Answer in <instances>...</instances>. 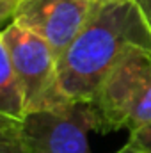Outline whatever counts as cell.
Segmentation results:
<instances>
[{"instance_id":"1","label":"cell","mask_w":151,"mask_h":153,"mask_svg":"<svg viewBox=\"0 0 151 153\" xmlns=\"http://www.w3.org/2000/svg\"><path fill=\"white\" fill-rule=\"evenodd\" d=\"M133 46L151 48V32L139 4L100 2L59 59V89L64 100L91 103L105 76Z\"/></svg>"},{"instance_id":"2","label":"cell","mask_w":151,"mask_h":153,"mask_svg":"<svg viewBox=\"0 0 151 153\" xmlns=\"http://www.w3.org/2000/svg\"><path fill=\"white\" fill-rule=\"evenodd\" d=\"M96 132L139 134L151 125V48H130L96 91Z\"/></svg>"},{"instance_id":"3","label":"cell","mask_w":151,"mask_h":153,"mask_svg":"<svg viewBox=\"0 0 151 153\" xmlns=\"http://www.w3.org/2000/svg\"><path fill=\"white\" fill-rule=\"evenodd\" d=\"M0 48L7 53L25 89L27 112L70 103L59 89V59L41 36L9 23L0 32Z\"/></svg>"},{"instance_id":"4","label":"cell","mask_w":151,"mask_h":153,"mask_svg":"<svg viewBox=\"0 0 151 153\" xmlns=\"http://www.w3.org/2000/svg\"><path fill=\"white\" fill-rule=\"evenodd\" d=\"M91 130L96 132V116L91 103L82 102L30 111L21 119L27 153H93Z\"/></svg>"},{"instance_id":"5","label":"cell","mask_w":151,"mask_h":153,"mask_svg":"<svg viewBox=\"0 0 151 153\" xmlns=\"http://www.w3.org/2000/svg\"><path fill=\"white\" fill-rule=\"evenodd\" d=\"M98 4V0H18L11 23L41 36L61 59Z\"/></svg>"},{"instance_id":"6","label":"cell","mask_w":151,"mask_h":153,"mask_svg":"<svg viewBox=\"0 0 151 153\" xmlns=\"http://www.w3.org/2000/svg\"><path fill=\"white\" fill-rule=\"evenodd\" d=\"M27 114L25 89L7 53L0 48V116L21 121Z\"/></svg>"},{"instance_id":"7","label":"cell","mask_w":151,"mask_h":153,"mask_svg":"<svg viewBox=\"0 0 151 153\" xmlns=\"http://www.w3.org/2000/svg\"><path fill=\"white\" fill-rule=\"evenodd\" d=\"M0 153H27L21 137V121L0 116Z\"/></svg>"},{"instance_id":"8","label":"cell","mask_w":151,"mask_h":153,"mask_svg":"<svg viewBox=\"0 0 151 153\" xmlns=\"http://www.w3.org/2000/svg\"><path fill=\"white\" fill-rule=\"evenodd\" d=\"M16 4H18V0H0V23H2V29H5L13 22Z\"/></svg>"},{"instance_id":"9","label":"cell","mask_w":151,"mask_h":153,"mask_svg":"<svg viewBox=\"0 0 151 153\" xmlns=\"http://www.w3.org/2000/svg\"><path fill=\"white\" fill-rule=\"evenodd\" d=\"M128 141H132V143H135V144H139V146H142V148H146V150L151 152V125L148 128L141 130L139 134L128 135Z\"/></svg>"},{"instance_id":"10","label":"cell","mask_w":151,"mask_h":153,"mask_svg":"<svg viewBox=\"0 0 151 153\" xmlns=\"http://www.w3.org/2000/svg\"><path fill=\"white\" fill-rule=\"evenodd\" d=\"M114 153H151V152L142 148V146H139V144H135V143H132V141H126V144L123 148H119Z\"/></svg>"},{"instance_id":"11","label":"cell","mask_w":151,"mask_h":153,"mask_svg":"<svg viewBox=\"0 0 151 153\" xmlns=\"http://www.w3.org/2000/svg\"><path fill=\"white\" fill-rule=\"evenodd\" d=\"M135 2L139 4V7H141V11L144 14L146 22H148V27H150V32H151V0H135Z\"/></svg>"},{"instance_id":"12","label":"cell","mask_w":151,"mask_h":153,"mask_svg":"<svg viewBox=\"0 0 151 153\" xmlns=\"http://www.w3.org/2000/svg\"><path fill=\"white\" fill-rule=\"evenodd\" d=\"M98 2H105V0H98Z\"/></svg>"}]
</instances>
